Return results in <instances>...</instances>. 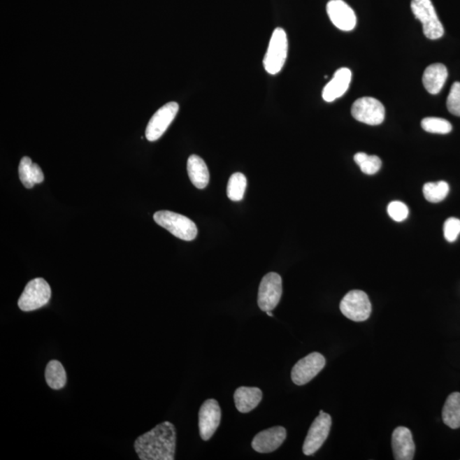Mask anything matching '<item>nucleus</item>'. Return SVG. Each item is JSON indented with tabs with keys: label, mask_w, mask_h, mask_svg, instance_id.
<instances>
[{
	"label": "nucleus",
	"mask_w": 460,
	"mask_h": 460,
	"mask_svg": "<svg viewBox=\"0 0 460 460\" xmlns=\"http://www.w3.org/2000/svg\"><path fill=\"white\" fill-rule=\"evenodd\" d=\"M177 433L173 424L166 421L135 440L134 448L142 460H173Z\"/></svg>",
	"instance_id": "nucleus-1"
},
{
	"label": "nucleus",
	"mask_w": 460,
	"mask_h": 460,
	"mask_svg": "<svg viewBox=\"0 0 460 460\" xmlns=\"http://www.w3.org/2000/svg\"><path fill=\"white\" fill-rule=\"evenodd\" d=\"M156 224L161 226L175 237L183 240L190 241L196 239L198 229L196 224L189 217L169 210H159L154 213Z\"/></svg>",
	"instance_id": "nucleus-2"
},
{
	"label": "nucleus",
	"mask_w": 460,
	"mask_h": 460,
	"mask_svg": "<svg viewBox=\"0 0 460 460\" xmlns=\"http://www.w3.org/2000/svg\"><path fill=\"white\" fill-rule=\"evenodd\" d=\"M411 9L415 18L422 23L424 34L426 38L434 41L443 36L444 27L431 0H412Z\"/></svg>",
	"instance_id": "nucleus-3"
},
{
	"label": "nucleus",
	"mask_w": 460,
	"mask_h": 460,
	"mask_svg": "<svg viewBox=\"0 0 460 460\" xmlns=\"http://www.w3.org/2000/svg\"><path fill=\"white\" fill-rule=\"evenodd\" d=\"M287 52V34L284 29L278 27L272 34L264 59V69L270 75L275 76L280 72L286 62Z\"/></svg>",
	"instance_id": "nucleus-4"
},
{
	"label": "nucleus",
	"mask_w": 460,
	"mask_h": 460,
	"mask_svg": "<svg viewBox=\"0 0 460 460\" xmlns=\"http://www.w3.org/2000/svg\"><path fill=\"white\" fill-rule=\"evenodd\" d=\"M52 297L50 285L43 278H35L27 283L18 306L22 311H34L48 305Z\"/></svg>",
	"instance_id": "nucleus-5"
},
{
	"label": "nucleus",
	"mask_w": 460,
	"mask_h": 460,
	"mask_svg": "<svg viewBox=\"0 0 460 460\" xmlns=\"http://www.w3.org/2000/svg\"><path fill=\"white\" fill-rule=\"evenodd\" d=\"M340 310L345 317L360 322L366 321L371 315L372 305L366 292L350 291L340 303Z\"/></svg>",
	"instance_id": "nucleus-6"
},
{
	"label": "nucleus",
	"mask_w": 460,
	"mask_h": 460,
	"mask_svg": "<svg viewBox=\"0 0 460 460\" xmlns=\"http://www.w3.org/2000/svg\"><path fill=\"white\" fill-rule=\"evenodd\" d=\"M282 295V280L278 273H268L262 279L257 303L261 310L271 311L278 306Z\"/></svg>",
	"instance_id": "nucleus-7"
},
{
	"label": "nucleus",
	"mask_w": 460,
	"mask_h": 460,
	"mask_svg": "<svg viewBox=\"0 0 460 460\" xmlns=\"http://www.w3.org/2000/svg\"><path fill=\"white\" fill-rule=\"evenodd\" d=\"M352 115L357 122L378 126L384 120L385 109L379 100L366 96L357 99L353 103Z\"/></svg>",
	"instance_id": "nucleus-8"
},
{
	"label": "nucleus",
	"mask_w": 460,
	"mask_h": 460,
	"mask_svg": "<svg viewBox=\"0 0 460 460\" xmlns=\"http://www.w3.org/2000/svg\"><path fill=\"white\" fill-rule=\"evenodd\" d=\"M332 418L329 413H319L308 432L303 452L307 456L314 454L322 447L330 433Z\"/></svg>",
	"instance_id": "nucleus-9"
},
{
	"label": "nucleus",
	"mask_w": 460,
	"mask_h": 460,
	"mask_svg": "<svg viewBox=\"0 0 460 460\" xmlns=\"http://www.w3.org/2000/svg\"><path fill=\"white\" fill-rule=\"evenodd\" d=\"M326 365V359L322 354L313 352L308 354L295 364L292 370V380L297 385L309 383L322 371Z\"/></svg>",
	"instance_id": "nucleus-10"
},
{
	"label": "nucleus",
	"mask_w": 460,
	"mask_h": 460,
	"mask_svg": "<svg viewBox=\"0 0 460 460\" xmlns=\"http://www.w3.org/2000/svg\"><path fill=\"white\" fill-rule=\"evenodd\" d=\"M179 110V105L171 102L164 105L155 114L152 116L148 124L145 136L150 142L157 141L165 134Z\"/></svg>",
	"instance_id": "nucleus-11"
},
{
	"label": "nucleus",
	"mask_w": 460,
	"mask_h": 460,
	"mask_svg": "<svg viewBox=\"0 0 460 460\" xmlns=\"http://www.w3.org/2000/svg\"><path fill=\"white\" fill-rule=\"evenodd\" d=\"M221 421V408L214 399L206 400L199 412V428L202 440H208L215 433Z\"/></svg>",
	"instance_id": "nucleus-12"
},
{
	"label": "nucleus",
	"mask_w": 460,
	"mask_h": 460,
	"mask_svg": "<svg viewBox=\"0 0 460 460\" xmlns=\"http://www.w3.org/2000/svg\"><path fill=\"white\" fill-rule=\"evenodd\" d=\"M327 14L333 25L342 31H352L357 25V15L352 8L343 0H330Z\"/></svg>",
	"instance_id": "nucleus-13"
},
{
	"label": "nucleus",
	"mask_w": 460,
	"mask_h": 460,
	"mask_svg": "<svg viewBox=\"0 0 460 460\" xmlns=\"http://www.w3.org/2000/svg\"><path fill=\"white\" fill-rule=\"evenodd\" d=\"M286 438V429L282 426L273 427L257 434L252 440V447L261 454L271 453L282 445Z\"/></svg>",
	"instance_id": "nucleus-14"
},
{
	"label": "nucleus",
	"mask_w": 460,
	"mask_h": 460,
	"mask_svg": "<svg viewBox=\"0 0 460 460\" xmlns=\"http://www.w3.org/2000/svg\"><path fill=\"white\" fill-rule=\"evenodd\" d=\"M392 450L396 460H412L415 457V444L410 430L400 426L392 434Z\"/></svg>",
	"instance_id": "nucleus-15"
},
{
	"label": "nucleus",
	"mask_w": 460,
	"mask_h": 460,
	"mask_svg": "<svg viewBox=\"0 0 460 460\" xmlns=\"http://www.w3.org/2000/svg\"><path fill=\"white\" fill-rule=\"evenodd\" d=\"M352 78V73L349 69L341 68L338 69L335 72L333 79L323 89V99L327 103H332L339 97L344 96L347 89L350 87Z\"/></svg>",
	"instance_id": "nucleus-16"
},
{
	"label": "nucleus",
	"mask_w": 460,
	"mask_h": 460,
	"mask_svg": "<svg viewBox=\"0 0 460 460\" xmlns=\"http://www.w3.org/2000/svg\"><path fill=\"white\" fill-rule=\"evenodd\" d=\"M447 76L448 72L445 65L431 64L424 70L422 78L424 87L431 94H438L445 85Z\"/></svg>",
	"instance_id": "nucleus-17"
},
{
	"label": "nucleus",
	"mask_w": 460,
	"mask_h": 460,
	"mask_svg": "<svg viewBox=\"0 0 460 460\" xmlns=\"http://www.w3.org/2000/svg\"><path fill=\"white\" fill-rule=\"evenodd\" d=\"M263 398V392L256 387L238 388L233 396L237 410L247 413L257 407Z\"/></svg>",
	"instance_id": "nucleus-18"
},
{
	"label": "nucleus",
	"mask_w": 460,
	"mask_h": 460,
	"mask_svg": "<svg viewBox=\"0 0 460 460\" xmlns=\"http://www.w3.org/2000/svg\"><path fill=\"white\" fill-rule=\"evenodd\" d=\"M190 181L199 189H203L208 185L210 174L208 166L200 156L191 155L187 163Z\"/></svg>",
	"instance_id": "nucleus-19"
},
{
	"label": "nucleus",
	"mask_w": 460,
	"mask_h": 460,
	"mask_svg": "<svg viewBox=\"0 0 460 460\" xmlns=\"http://www.w3.org/2000/svg\"><path fill=\"white\" fill-rule=\"evenodd\" d=\"M19 178L27 189H32L35 185L44 181L45 176L40 166L34 164L29 157H23L19 165Z\"/></svg>",
	"instance_id": "nucleus-20"
},
{
	"label": "nucleus",
	"mask_w": 460,
	"mask_h": 460,
	"mask_svg": "<svg viewBox=\"0 0 460 460\" xmlns=\"http://www.w3.org/2000/svg\"><path fill=\"white\" fill-rule=\"evenodd\" d=\"M444 424L451 429L460 427V393H452L443 409Z\"/></svg>",
	"instance_id": "nucleus-21"
},
{
	"label": "nucleus",
	"mask_w": 460,
	"mask_h": 460,
	"mask_svg": "<svg viewBox=\"0 0 460 460\" xmlns=\"http://www.w3.org/2000/svg\"><path fill=\"white\" fill-rule=\"evenodd\" d=\"M45 380L50 388L61 389L67 383V373L60 361H49L45 369Z\"/></svg>",
	"instance_id": "nucleus-22"
},
{
	"label": "nucleus",
	"mask_w": 460,
	"mask_h": 460,
	"mask_svg": "<svg viewBox=\"0 0 460 460\" xmlns=\"http://www.w3.org/2000/svg\"><path fill=\"white\" fill-rule=\"evenodd\" d=\"M424 198L431 203H439L447 196L450 193V185L444 181L438 182H427L424 185Z\"/></svg>",
	"instance_id": "nucleus-23"
},
{
	"label": "nucleus",
	"mask_w": 460,
	"mask_h": 460,
	"mask_svg": "<svg viewBox=\"0 0 460 460\" xmlns=\"http://www.w3.org/2000/svg\"><path fill=\"white\" fill-rule=\"evenodd\" d=\"M247 178L240 173H233L230 177L227 194L229 200L232 201H240L244 197L245 189H247Z\"/></svg>",
	"instance_id": "nucleus-24"
},
{
	"label": "nucleus",
	"mask_w": 460,
	"mask_h": 460,
	"mask_svg": "<svg viewBox=\"0 0 460 460\" xmlns=\"http://www.w3.org/2000/svg\"><path fill=\"white\" fill-rule=\"evenodd\" d=\"M356 161L362 173L366 175H374L381 168V159L376 155H368L365 153H357L354 156Z\"/></svg>",
	"instance_id": "nucleus-25"
},
{
	"label": "nucleus",
	"mask_w": 460,
	"mask_h": 460,
	"mask_svg": "<svg viewBox=\"0 0 460 460\" xmlns=\"http://www.w3.org/2000/svg\"><path fill=\"white\" fill-rule=\"evenodd\" d=\"M424 131L435 134H447L452 131V124L445 119L428 117L421 122Z\"/></svg>",
	"instance_id": "nucleus-26"
},
{
	"label": "nucleus",
	"mask_w": 460,
	"mask_h": 460,
	"mask_svg": "<svg viewBox=\"0 0 460 460\" xmlns=\"http://www.w3.org/2000/svg\"><path fill=\"white\" fill-rule=\"evenodd\" d=\"M447 107L452 115L460 117V83L455 82L452 85L447 96Z\"/></svg>",
	"instance_id": "nucleus-27"
},
{
	"label": "nucleus",
	"mask_w": 460,
	"mask_h": 460,
	"mask_svg": "<svg viewBox=\"0 0 460 460\" xmlns=\"http://www.w3.org/2000/svg\"><path fill=\"white\" fill-rule=\"evenodd\" d=\"M387 212L394 221L399 223L406 220L409 214L408 206L401 201L391 202L388 206Z\"/></svg>",
	"instance_id": "nucleus-28"
},
{
	"label": "nucleus",
	"mask_w": 460,
	"mask_h": 460,
	"mask_svg": "<svg viewBox=\"0 0 460 460\" xmlns=\"http://www.w3.org/2000/svg\"><path fill=\"white\" fill-rule=\"evenodd\" d=\"M443 232L448 243H454L460 233V220L456 217L448 218L444 224Z\"/></svg>",
	"instance_id": "nucleus-29"
},
{
	"label": "nucleus",
	"mask_w": 460,
	"mask_h": 460,
	"mask_svg": "<svg viewBox=\"0 0 460 460\" xmlns=\"http://www.w3.org/2000/svg\"><path fill=\"white\" fill-rule=\"evenodd\" d=\"M267 315H268V317H273V314L271 313V311H267Z\"/></svg>",
	"instance_id": "nucleus-30"
}]
</instances>
